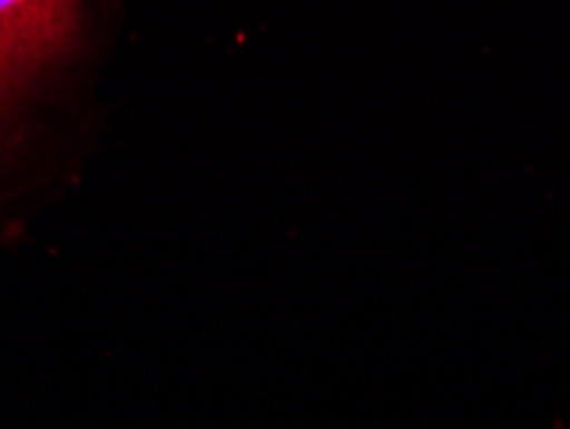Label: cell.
Wrapping results in <instances>:
<instances>
[{
  "label": "cell",
  "mask_w": 570,
  "mask_h": 429,
  "mask_svg": "<svg viewBox=\"0 0 570 429\" xmlns=\"http://www.w3.org/2000/svg\"><path fill=\"white\" fill-rule=\"evenodd\" d=\"M57 37L55 16L45 3H0V86L52 55Z\"/></svg>",
  "instance_id": "1"
}]
</instances>
